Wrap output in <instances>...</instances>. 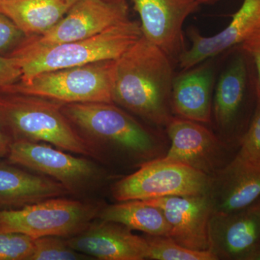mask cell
I'll use <instances>...</instances> for the list:
<instances>
[{
  "label": "cell",
  "instance_id": "6da1fadb",
  "mask_svg": "<svg viewBox=\"0 0 260 260\" xmlns=\"http://www.w3.org/2000/svg\"><path fill=\"white\" fill-rule=\"evenodd\" d=\"M62 112L95 158L138 167L165 156L168 140L114 103L63 104Z\"/></svg>",
  "mask_w": 260,
  "mask_h": 260
},
{
  "label": "cell",
  "instance_id": "7a4b0ae2",
  "mask_svg": "<svg viewBox=\"0 0 260 260\" xmlns=\"http://www.w3.org/2000/svg\"><path fill=\"white\" fill-rule=\"evenodd\" d=\"M174 60L142 36L116 59L114 104L152 125L164 127L174 114Z\"/></svg>",
  "mask_w": 260,
  "mask_h": 260
},
{
  "label": "cell",
  "instance_id": "3957f363",
  "mask_svg": "<svg viewBox=\"0 0 260 260\" xmlns=\"http://www.w3.org/2000/svg\"><path fill=\"white\" fill-rule=\"evenodd\" d=\"M63 104L36 95L0 93V123L15 140L48 143L64 151L95 158L63 113Z\"/></svg>",
  "mask_w": 260,
  "mask_h": 260
},
{
  "label": "cell",
  "instance_id": "277c9868",
  "mask_svg": "<svg viewBox=\"0 0 260 260\" xmlns=\"http://www.w3.org/2000/svg\"><path fill=\"white\" fill-rule=\"evenodd\" d=\"M229 51L213 93L212 123L219 138L239 150L255 110L258 75L254 61L242 48Z\"/></svg>",
  "mask_w": 260,
  "mask_h": 260
},
{
  "label": "cell",
  "instance_id": "5b68a950",
  "mask_svg": "<svg viewBox=\"0 0 260 260\" xmlns=\"http://www.w3.org/2000/svg\"><path fill=\"white\" fill-rule=\"evenodd\" d=\"M142 36L140 24L129 19L81 40L10 56L18 60L21 69L22 76L19 81L25 82L45 72L116 60Z\"/></svg>",
  "mask_w": 260,
  "mask_h": 260
},
{
  "label": "cell",
  "instance_id": "8992f818",
  "mask_svg": "<svg viewBox=\"0 0 260 260\" xmlns=\"http://www.w3.org/2000/svg\"><path fill=\"white\" fill-rule=\"evenodd\" d=\"M116 60L45 72L28 81H18L2 93L36 95L61 104L114 103Z\"/></svg>",
  "mask_w": 260,
  "mask_h": 260
},
{
  "label": "cell",
  "instance_id": "52a82bcc",
  "mask_svg": "<svg viewBox=\"0 0 260 260\" xmlns=\"http://www.w3.org/2000/svg\"><path fill=\"white\" fill-rule=\"evenodd\" d=\"M102 206L54 198L22 207L0 210V232L22 233L34 238H69L83 231L98 217Z\"/></svg>",
  "mask_w": 260,
  "mask_h": 260
},
{
  "label": "cell",
  "instance_id": "ba28073f",
  "mask_svg": "<svg viewBox=\"0 0 260 260\" xmlns=\"http://www.w3.org/2000/svg\"><path fill=\"white\" fill-rule=\"evenodd\" d=\"M208 182V176L162 157L145 162L136 172L116 181L112 186V194L119 203L206 194Z\"/></svg>",
  "mask_w": 260,
  "mask_h": 260
},
{
  "label": "cell",
  "instance_id": "9c48e42d",
  "mask_svg": "<svg viewBox=\"0 0 260 260\" xmlns=\"http://www.w3.org/2000/svg\"><path fill=\"white\" fill-rule=\"evenodd\" d=\"M8 154L10 162L54 179L72 194L88 190L104 178V172L95 162L48 143L14 140Z\"/></svg>",
  "mask_w": 260,
  "mask_h": 260
},
{
  "label": "cell",
  "instance_id": "30bf717a",
  "mask_svg": "<svg viewBox=\"0 0 260 260\" xmlns=\"http://www.w3.org/2000/svg\"><path fill=\"white\" fill-rule=\"evenodd\" d=\"M129 19L127 3L78 0L53 28L42 35L27 38L8 56L28 54L81 40Z\"/></svg>",
  "mask_w": 260,
  "mask_h": 260
},
{
  "label": "cell",
  "instance_id": "8fae6325",
  "mask_svg": "<svg viewBox=\"0 0 260 260\" xmlns=\"http://www.w3.org/2000/svg\"><path fill=\"white\" fill-rule=\"evenodd\" d=\"M169 148L164 158L210 177L228 165L238 152L205 124L174 116L165 126Z\"/></svg>",
  "mask_w": 260,
  "mask_h": 260
},
{
  "label": "cell",
  "instance_id": "7c38bea8",
  "mask_svg": "<svg viewBox=\"0 0 260 260\" xmlns=\"http://www.w3.org/2000/svg\"><path fill=\"white\" fill-rule=\"evenodd\" d=\"M209 250L218 259L260 260V205L229 214H212Z\"/></svg>",
  "mask_w": 260,
  "mask_h": 260
},
{
  "label": "cell",
  "instance_id": "4fadbf2b",
  "mask_svg": "<svg viewBox=\"0 0 260 260\" xmlns=\"http://www.w3.org/2000/svg\"><path fill=\"white\" fill-rule=\"evenodd\" d=\"M143 37L174 59L184 51L183 25L200 6L194 0H132Z\"/></svg>",
  "mask_w": 260,
  "mask_h": 260
},
{
  "label": "cell",
  "instance_id": "5bb4252c",
  "mask_svg": "<svg viewBox=\"0 0 260 260\" xmlns=\"http://www.w3.org/2000/svg\"><path fill=\"white\" fill-rule=\"evenodd\" d=\"M161 210L169 225V237L196 251L209 250L208 229L213 208L206 194L145 200Z\"/></svg>",
  "mask_w": 260,
  "mask_h": 260
},
{
  "label": "cell",
  "instance_id": "9a60e30c",
  "mask_svg": "<svg viewBox=\"0 0 260 260\" xmlns=\"http://www.w3.org/2000/svg\"><path fill=\"white\" fill-rule=\"evenodd\" d=\"M67 241L75 250L97 259L143 260L148 254L145 237L135 235L122 224L101 219Z\"/></svg>",
  "mask_w": 260,
  "mask_h": 260
},
{
  "label": "cell",
  "instance_id": "2e32d148",
  "mask_svg": "<svg viewBox=\"0 0 260 260\" xmlns=\"http://www.w3.org/2000/svg\"><path fill=\"white\" fill-rule=\"evenodd\" d=\"M259 28L260 0H244L230 23L218 34L205 37L198 30H189L191 46L178 57V64L185 70L209 60L240 45Z\"/></svg>",
  "mask_w": 260,
  "mask_h": 260
},
{
  "label": "cell",
  "instance_id": "e0dca14e",
  "mask_svg": "<svg viewBox=\"0 0 260 260\" xmlns=\"http://www.w3.org/2000/svg\"><path fill=\"white\" fill-rule=\"evenodd\" d=\"M206 195L213 213H233L247 208L260 199V167L236 155L209 177Z\"/></svg>",
  "mask_w": 260,
  "mask_h": 260
},
{
  "label": "cell",
  "instance_id": "ac0fdd59",
  "mask_svg": "<svg viewBox=\"0 0 260 260\" xmlns=\"http://www.w3.org/2000/svg\"><path fill=\"white\" fill-rule=\"evenodd\" d=\"M214 80V66L208 60L175 75L172 89L174 116L211 124Z\"/></svg>",
  "mask_w": 260,
  "mask_h": 260
},
{
  "label": "cell",
  "instance_id": "d6986e66",
  "mask_svg": "<svg viewBox=\"0 0 260 260\" xmlns=\"http://www.w3.org/2000/svg\"><path fill=\"white\" fill-rule=\"evenodd\" d=\"M69 193L62 184L47 176L0 162V205L24 207Z\"/></svg>",
  "mask_w": 260,
  "mask_h": 260
},
{
  "label": "cell",
  "instance_id": "ffe728a7",
  "mask_svg": "<svg viewBox=\"0 0 260 260\" xmlns=\"http://www.w3.org/2000/svg\"><path fill=\"white\" fill-rule=\"evenodd\" d=\"M78 0H0V13L26 35L36 37L54 26Z\"/></svg>",
  "mask_w": 260,
  "mask_h": 260
},
{
  "label": "cell",
  "instance_id": "44dd1931",
  "mask_svg": "<svg viewBox=\"0 0 260 260\" xmlns=\"http://www.w3.org/2000/svg\"><path fill=\"white\" fill-rule=\"evenodd\" d=\"M98 217L101 220L122 224L147 235H169V225L161 210L143 200L120 202L119 204L102 207Z\"/></svg>",
  "mask_w": 260,
  "mask_h": 260
},
{
  "label": "cell",
  "instance_id": "7402d4cb",
  "mask_svg": "<svg viewBox=\"0 0 260 260\" xmlns=\"http://www.w3.org/2000/svg\"><path fill=\"white\" fill-rule=\"evenodd\" d=\"M146 259L153 260H218L208 251H196L181 246L169 237L147 235Z\"/></svg>",
  "mask_w": 260,
  "mask_h": 260
},
{
  "label": "cell",
  "instance_id": "603a6c76",
  "mask_svg": "<svg viewBox=\"0 0 260 260\" xmlns=\"http://www.w3.org/2000/svg\"><path fill=\"white\" fill-rule=\"evenodd\" d=\"M91 256L70 247L67 239L56 236L38 238L30 260H88Z\"/></svg>",
  "mask_w": 260,
  "mask_h": 260
},
{
  "label": "cell",
  "instance_id": "cb8c5ba5",
  "mask_svg": "<svg viewBox=\"0 0 260 260\" xmlns=\"http://www.w3.org/2000/svg\"><path fill=\"white\" fill-rule=\"evenodd\" d=\"M34 241L22 233L0 232V260H30Z\"/></svg>",
  "mask_w": 260,
  "mask_h": 260
},
{
  "label": "cell",
  "instance_id": "d4e9b609",
  "mask_svg": "<svg viewBox=\"0 0 260 260\" xmlns=\"http://www.w3.org/2000/svg\"><path fill=\"white\" fill-rule=\"evenodd\" d=\"M239 158L260 167V80L257 82V102L247 131L237 153Z\"/></svg>",
  "mask_w": 260,
  "mask_h": 260
},
{
  "label": "cell",
  "instance_id": "484cf974",
  "mask_svg": "<svg viewBox=\"0 0 260 260\" xmlns=\"http://www.w3.org/2000/svg\"><path fill=\"white\" fill-rule=\"evenodd\" d=\"M27 38L11 19L0 13V55H9Z\"/></svg>",
  "mask_w": 260,
  "mask_h": 260
},
{
  "label": "cell",
  "instance_id": "4316f807",
  "mask_svg": "<svg viewBox=\"0 0 260 260\" xmlns=\"http://www.w3.org/2000/svg\"><path fill=\"white\" fill-rule=\"evenodd\" d=\"M21 69L15 57L0 55V93L20 80Z\"/></svg>",
  "mask_w": 260,
  "mask_h": 260
},
{
  "label": "cell",
  "instance_id": "83f0119b",
  "mask_svg": "<svg viewBox=\"0 0 260 260\" xmlns=\"http://www.w3.org/2000/svg\"><path fill=\"white\" fill-rule=\"evenodd\" d=\"M239 46L254 61L260 80V28Z\"/></svg>",
  "mask_w": 260,
  "mask_h": 260
},
{
  "label": "cell",
  "instance_id": "f1b7e54d",
  "mask_svg": "<svg viewBox=\"0 0 260 260\" xmlns=\"http://www.w3.org/2000/svg\"><path fill=\"white\" fill-rule=\"evenodd\" d=\"M10 142L9 138L0 129V157L6 155L9 152Z\"/></svg>",
  "mask_w": 260,
  "mask_h": 260
},
{
  "label": "cell",
  "instance_id": "f546056e",
  "mask_svg": "<svg viewBox=\"0 0 260 260\" xmlns=\"http://www.w3.org/2000/svg\"><path fill=\"white\" fill-rule=\"evenodd\" d=\"M197 3H199L201 5H208V4H213V3H216L219 0H194Z\"/></svg>",
  "mask_w": 260,
  "mask_h": 260
},
{
  "label": "cell",
  "instance_id": "4dcf8cb0",
  "mask_svg": "<svg viewBox=\"0 0 260 260\" xmlns=\"http://www.w3.org/2000/svg\"><path fill=\"white\" fill-rule=\"evenodd\" d=\"M105 1L114 3H127V0H105Z\"/></svg>",
  "mask_w": 260,
  "mask_h": 260
},
{
  "label": "cell",
  "instance_id": "1f68e13d",
  "mask_svg": "<svg viewBox=\"0 0 260 260\" xmlns=\"http://www.w3.org/2000/svg\"><path fill=\"white\" fill-rule=\"evenodd\" d=\"M256 203H257L258 204H259L260 205V199L258 200L256 202Z\"/></svg>",
  "mask_w": 260,
  "mask_h": 260
}]
</instances>
